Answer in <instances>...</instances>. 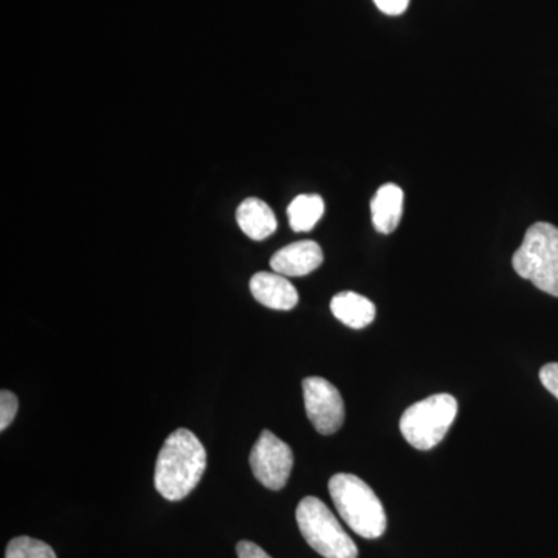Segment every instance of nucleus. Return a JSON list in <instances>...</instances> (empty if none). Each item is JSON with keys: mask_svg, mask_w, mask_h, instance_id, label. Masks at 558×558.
<instances>
[{"mask_svg": "<svg viewBox=\"0 0 558 558\" xmlns=\"http://www.w3.org/2000/svg\"><path fill=\"white\" fill-rule=\"evenodd\" d=\"M207 470V450L199 438L186 428L175 429L165 440L157 458L154 484L168 501L189 497Z\"/></svg>", "mask_w": 558, "mask_h": 558, "instance_id": "1", "label": "nucleus"}, {"mask_svg": "<svg viewBox=\"0 0 558 558\" xmlns=\"http://www.w3.org/2000/svg\"><path fill=\"white\" fill-rule=\"evenodd\" d=\"M329 494L341 519L360 537L379 538L387 531V513L373 488L349 473H337L329 481Z\"/></svg>", "mask_w": 558, "mask_h": 558, "instance_id": "2", "label": "nucleus"}, {"mask_svg": "<svg viewBox=\"0 0 558 558\" xmlns=\"http://www.w3.org/2000/svg\"><path fill=\"white\" fill-rule=\"evenodd\" d=\"M513 269L542 292L558 299V229L537 222L524 234L512 259Z\"/></svg>", "mask_w": 558, "mask_h": 558, "instance_id": "3", "label": "nucleus"}, {"mask_svg": "<svg viewBox=\"0 0 558 558\" xmlns=\"http://www.w3.org/2000/svg\"><path fill=\"white\" fill-rule=\"evenodd\" d=\"M296 523L312 549L325 558H357L354 539L322 499L306 497L296 508Z\"/></svg>", "mask_w": 558, "mask_h": 558, "instance_id": "4", "label": "nucleus"}, {"mask_svg": "<svg viewBox=\"0 0 558 558\" xmlns=\"http://www.w3.org/2000/svg\"><path fill=\"white\" fill-rule=\"evenodd\" d=\"M457 416L458 402L453 396H429L405 410L400 417V432L414 449L432 450L446 438Z\"/></svg>", "mask_w": 558, "mask_h": 558, "instance_id": "5", "label": "nucleus"}, {"mask_svg": "<svg viewBox=\"0 0 558 558\" xmlns=\"http://www.w3.org/2000/svg\"><path fill=\"white\" fill-rule=\"evenodd\" d=\"M250 465L253 475L264 487L281 490L292 473V449L269 429H264L250 453Z\"/></svg>", "mask_w": 558, "mask_h": 558, "instance_id": "6", "label": "nucleus"}, {"mask_svg": "<svg viewBox=\"0 0 558 558\" xmlns=\"http://www.w3.org/2000/svg\"><path fill=\"white\" fill-rule=\"evenodd\" d=\"M306 414L319 435H333L344 422V402L339 389L323 377L303 381Z\"/></svg>", "mask_w": 558, "mask_h": 558, "instance_id": "7", "label": "nucleus"}, {"mask_svg": "<svg viewBox=\"0 0 558 558\" xmlns=\"http://www.w3.org/2000/svg\"><path fill=\"white\" fill-rule=\"evenodd\" d=\"M323 250L317 242L300 241L278 250L270 259L275 274L282 277H304L323 264Z\"/></svg>", "mask_w": 558, "mask_h": 558, "instance_id": "8", "label": "nucleus"}, {"mask_svg": "<svg viewBox=\"0 0 558 558\" xmlns=\"http://www.w3.org/2000/svg\"><path fill=\"white\" fill-rule=\"evenodd\" d=\"M250 292L263 306L274 311H290L299 304V292L288 277L259 271L250 279Z\"/></svg>", "mask_w": 558, "mask_h": 558, "instance_id": "9", "label": "nucleus"}, {"mask_svg": "<svg viewBox=\"0 0 558 558\" xmlns=\"http://www.w3.org/2000/svg\"><path fill=\"white\" fill-rule=\"evenodd\" d=\"M236 220L240 229L253 241L267 240L278 229L274 209L258 197H248L242 202L238 207Z\"/></svg>", "mask_w": 558, "mask_h": 558, "instance_id": "10", "label": "nucleus"}, {"mask_svg": "<svg viewBox=\"0 0 558 558\" xmlns=\"http://www.w3.org/2000/svg\"><path fill=\"white\" fill-rule=\"evenodd\" d=\"M374 229L381 234L392 233L398 229L403 215V191L395 183L380 186L371 201Z\"/></svg>", "mask_w": 558, "mask_h": 558, "instance_id": "11", "label": "nucleus"}, {"mask_svg": "<svg viewBox=\"0 0 558 558\" xmlns=\"http://www.w3.org/2000/svg\"><path fill=\"white\" fill-rule=\"evenodd\" d=\"M330 311L333 317L352 329L366 328L376 318L373 301L355 292L337 293L330 301Z\"/></svg>", "mask_w": 558, "mask_h": 558, "instance_id": "12", "label": "nucleus"}, {"mask_svg": "<svg viewBox=\"0 0 558 558\" xmlns=\"http://www.w3.org/2000/svg\"><path fill=\"white\" fill-rule=\"evenodd\" d=\"M325 215V202L318 194H301L290 202L288 208L289 223L296 233H306L317 226Z\"/></svg>", "mask_w": 558, "mask_h": 558, "instance_id": "13", "label": "nucleus"}, {"mask_svg": "<svg viewBox=\"0 0 558 558\" xmlns=\"http://www.w3.org/2000/svg\"><path fill=\"white\" fill-rule=\"evenodd\" d=\"M5 558H58L47 543L32 537H17L10 542Z\"/></svg>", "mask_w": 558, "mask_h": 558, "instance_id": "14", "label": "nucleus"}, {"mask_svg": "<svg viewBox=\"0 0 558 558\" xmlns=\"http://www.w3.org/2000/svg\"><path fill=\"white\" fill-rule=\"evenodd\" d=\"M17 410H20V400L16 395L9 389H2L0 392V429L2 432L10 427L11 422L16 417Z\"/></svg>", "mask_w": 558, "mask_h": 558, "instance_id": "15", "label": "nucleus"}, {"mask_svg": "<svg viewBox=\"0 0 558 558\" xmlns=\"http://www.w3.org/2000/svg\"><path fill=\"white\" fill-rule=\"evenodd\" d=\"M539 380L554 398L558 399V363H548L539 371Z\"/></svg>", "mask_w": 558, "mask_h": 558, "instance_id": "16", "label": "nucleus"}, {"mask_svg": "<svg viewBox=\"0 0 558 558\" xmlns=\"http://www.w3.org/2000/svg\"><path fill=\"white\" fill-rule=\"evenodd\" d=\"M377 9L388 16H399L409 9L410 0H374Z\"/></svg>", "mask_w": 558, "mask_h": 558, "instance_id": "17", "label": "nucleus"}, {"mask_svg": "<svg viewBox=\"0 0 558 558\" xmlns=\"http://www.w3.org/2000/svg\"><path fill=\"white\" fill-rule=\"evenodd\" d=\"M236 553L240 558H271L266 550L252 542L238 543Z\"/></svg>", "mask_w": 558, "mask_h": 558, "instance_id": "18", "label": "nucleus"}]
</instances>
